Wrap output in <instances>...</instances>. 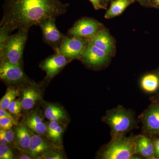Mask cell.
<instances>
[{
  "label": "cell",
  "instance_id": "obj_19",
  "mask_svg": "<svg viewBox=\"0 0 159 159\" xmlns=\"http://www.w3.org/2000/svg\"><path fill=\"white\" fill-rule=\"evenodd\" d=\"M133 0H115L111 3L109 9L106 12L104 17L111 19L119 16L132 2Z\"/></svg>",
  "mask_w": 159,
  "mask_h": 159
},
{
  "label": "cell",
  "instance_id": "obj_8",
  "mask_svg": "<svg viewBox=\"0 0 159 159\" xmlns=\"http://www.w3.org/2000/svg\"><path fill=\"white\" fill-rule=\"evenodd\" d=\"M110 57L89 41L79 59L89 67L97 69L105 66Z\"/></svg>",
  "mask_w": 159,
  "mask_h": 159
},
{
  "label": "cell",
  "instance_id": "obj_20",
  "mask_svg": "<svg viewBox=\"0 0 159 159\" xmlns=\"http://www.w3.org/2000/svg\"><path fill=\"white\" fill-rule=\"evenodd\" d=\"M20 89L13 86H9L6 93L0 100V108L8 109L10 103L20 94Z\"/></svg>",
  "mask_w": 159,
  "mask_h": 159
},
{
  "label": "cell",
  "instance_id": "obj_6",
  "mask_svg": "<svg viewBox=\"0 0 159 159\" xmlns=\"http://www.w3.org/2000/svg\"><path fill=\"white\" fill-rule=\"evenodd\" d=\"M89 41L87 39L65 35L59 48L55 52L62 54L71 61L79 59Z\"/></svg>",
  "mask_w": 159,
  "mask_h": 159
},
{
  "label": "cell",
  "instance_id": "obj_30",
  "mask_svg": "<svg viewBox=\"0 0 159 159\" xmlns=\"http://www.w3.org/2000/svg\"><path fill=\"white\" fill-rule=\"evenodd\" d=\"M17 159H31L33 158L30 155L28 152H21V153L19 154L17 156Z\"/></svg>",
  "mask_w": 159,
  "mask_h": 159
},
{
  "label": "cell",
  "instance_id": "obj_26",
  "mask_svg": "<svg viewBox=\"0 0 159 159\" xmlns=\"http://www.w3.org/2000/svg\"><path fill=\"white\" fill-rule=\"evenodd\" d=\"M59 150V148H56L50 151L46 154L41 158L45 159H62L65 158L64 156L61 152Z\"/></svg>",
  "mask_w": 159,
  "mask_h": 159
},
{
  "label": "cell",
  "instance_id": "obj_3",
  "mask_svg": "<svg viewBox=\"0 0 159 159\" xmlns=\"http://www.w3.org/2000/svg\"><path fill=\"white\" fill-rule=\"evenodd\" d=\"M103 119L110 127L112 138L124 136L135 124L132 112L122 106L108 111Z\"/></svg>",
  "mask_w": 159,
  "mask_h": 159
},
{
  "label": "cell",
  "instance_id": "obj_12",
  "mask_svg": "<svg viewBox=\"0 0 159 159\" xmlns=\"http://www.w3.org/2000/svg\"><path fill=\"white\" fill-rule=\"evenodd\" d=\"M20 101L23 109L31 110L42 98V93L39 87L33 82L23 86L20 90Z\"/></svg>",
  "mask_w": 159,
  "mask_h": 159
},
{
  "label": "cell",
  "instance_id": "obj_14",
  "mask_svg": "<svg viewBox=\"0 0 159 159\" xmlns=\"http://www.w3.org/2000/svg\"><path fill=\"white\" fill-rule=\"evenodd\" d=\"M89 42L111 57L115 54L116 46L114 40L108 30L104 27H102L95 36L89 39Z\"/></svg>",
  "mask_w": 159,
  "mask_h": 159
},
{
  "label": "cell",
  "instance_id": "obj_18",
  "mask_svg": "<svg viewBox=\"0 0 159 159\" xmlns=\"http://www.w3.org/2000/svg\"><path fill=\"white\" fill-rule=\"evenodd\" d=\"M136 153L147 159L155 157L154 146L148 137L140 135L135 138Z\"/></svg>",
  "mask_w": 159,
  "mask_h": 159
},
{
  "label": "cell",
  "instance_id": "obj_35",
  "mask_svg": "<svg viewBox=\"0 0 159 159\" xmlns=\"http://www.w3.org/2000/svg\"></svg>",
  "mask_w": 159,
  "mask_h": 159
},
{
  "label": "cell",
  "instance_id": "obj_31",
  "mask_svg": "<svg viewBox=\"0 0 159 159\" xmlns=\"http://www.w3.org/2000/svg\"><path fill=\"white\" fill-rule=\"evenodd\" d=\"M154 146L155 156L159 158V139H157L153 141Z\"/></svg>",
  "mask_w": 159,
  "mask_h": 159
},
{
  "label": "cell",
  "instance_id": "obj_33",
  "mask_svg": "<svg viewBox=\"0 0 159 159\" xmlns=\"http://www.w3.org/2000/svg\"><path fill=\"white\" fill-rule=\"evenodd\" d=\"M135 1H138L139 3H141L142 5H145V3L147 2V0H135Z\"/></svg>",
  "mask_w": 159,
  "mask_h": 159
},
{
  "label": "cell",
  "instance_id": "obj_24",
  "mask_svg": "<svg viewBox=\"0 0 159 159\" xmlns=\"http://www.w3.org/2000/svg\"><path fill=\"white\" fill-rule=\"evenodd\" d=\"M18 125L16 119H13L8 118L0 119V128L4 130L11 129L14 125Z\"/></svg>",
  "mask_w": 159,
  "mask_h": 159
},
{
  "label": "cell",
  "instance_id": "obj_15",
  "mask_svg": "<svg viewBox=\"0 0 159 159\" xmlns=\"http://www.w3.org/2000/svg\"><path fill=\"white\" fill-rule=\"evenodd\" d=\"M144 128L150 134H159V106L153 104L142 116Z\"/></svg>",
  "mask_w": 159,
  "mask_h": 159
},
{
  "label": "cell",
  "instance_id": "obj_7",
  "mask_svg": "<svg viewBox=\"0 0 159 159\" xmlns=\"http://www.w3.org/2000/svg\"><path fill=\"white\" fill-rule=\"evenodd\" d=\"M103 26L97 20L88 17L80 19L69 29V36L90 39L98 33Z\"/></svg>",
  "mask_w": 159,
  "mask_h": 159
},
{
  "label": "cell",
  "instance_id": "obj_29",
  "mask_svg": "<svg viewBox=\"0 0 159 159\" xmlns=\"http://www.w3.org/2000/svg\"><path fill=\"white\" fill-rule=\"evenodd\" d=\"M12 114L10 112L7 111L5 109L0 108V119L3 118H10L13 119H16L14 116H12Z\"/></svg>",
  "mask_w": 159,
  "mask_h": 159
},
{
  "label": "cell",
  "instance_id": "obj_9",
  "mask_svg": "<svg viewBox=\"0 0 159 159\" xmlns=\"http://www.w3.org/2000/svg\"><path fill=\"white\" fill-rule=\"evenodd\" d=\"M55 18H50L39 25L43 34V40L47 44L51 46L54 52L59 48L64 34L57 29Z\"/></svg>",
  "mask_w": 159,
  "mask_h": 159
},
{
  "label": "cell",
  "instance_id": "obj_1",
  "mask_svg": "<svg viewBox=\"0 0 159 159\" xmlns=\"http://www.w3.org/2000/svg\"><path fill=\"white\" fill-rule=\"evenodd\" d=\"M69 6L60 0H5L0 33L9 35L16 29L29 30L45 20L65 14Z\"/></svg>",
  "mask_w": 159,
  "mask_h": 159
},
{
  "label": "cell",
  "instance_id": "obj_22",
  "mask_svg": "<svg viewBox=\"0 0 159 159\" xmlns=\"http://www.w3.org/2000/svg\"><path fill=\"white\" fill-rule=\"evenodd\" d=\"M62 124L63 123H60L51 133L47 135L49 140L58 146L62 142V134L64 131L65 128Z\"/></svg>",
  "mask_w": 159,
  "mask_h": 159
},
{
  "label": "cell",
  "instance_id": "obj_32",
  "mask_svg": "<svg viewBox=\"0 0 159 159\" xmlns=\"http://www.w3.org/2000/svg\"><path fill=\"white\" fill-rule=\"evenodd\" d=\"M152 3L154 6H159V0H152Z\"/></svg>",
  "mask_w": 159,
  "mask_h": 159
},
{
  "label": "cell",
  "instance_id": "obj_11",
  "mask_svg": "<svg viewBox=\"0 0 159 159\" xmlns=\"http://www.w3.org/2000/svg\"><path fill=\"white\" fill-rule=\"evenodd\" d=\"M57 148H59V146L51 140L45 139L41 135L31 132V142L27 152L33 159H41L50 151Z\"/></svg>",
  "mask_w": 159,
  "mask_h": 159
},
{
  "label": "cell",
  "instance_id": "obj_34",
  "mask_svg": "<svg viewBox=\"0 0 159 159\" xmlns=\"http://www.w3.org/2000/svg\"><path fill=\"white\" fill-rule=\"evenodd\" d=\"M105 1H108V0H105Z\"/></svg>",
  "mask_w": 159,
  "mask_h": 159
},
{
  "label": "cell",
  "instance_id": "obj_4",
  "mask_svg": "<svg viewBox=\"0 0 159 159\" xmlns=\"http://www.w3.org/2000/svg\"><path fill=\"white\" fill-rule=\"evenodd\" d=\"M136 153L135 138L124 136L113 138L101 154L104 159H129Z\"/></svg>",
  "mask_w": 159,
  "mask_h": 159
},
{
  "label": "cell",
  "instance_id": "obj_2",
  "mask_svg": "<svg viewBox=\"0 0 159 159\" xmlns=\"http://www.w3.org/2000/svg\"><path fill=\"white\" fill-rule=\"evenodd\" d=\"M29 30L19 29L15 34L0 37V58L23 67V54Z\"/></svg>",
  "mask_w": 159,
  "mask_h": 159
},
{
  "label": "cell",
  "instance_id": "obj_17",
  "mask_svg": "<svg viewBox=\"0 0 159 159\" xmlns=\"http://www.w3.org/2000/svg\"><path fill=\"white\" fill-rule=\"evenodd\" d=\"M44 115L49 121L65 123L68 120L67 114L62 107L55 103H46L44 107Z\"/></svg>",
  "mask_w": 159,
  "mask_h": 159
},
{
  "label": "cell",
  "instance_id": "obj_5",
  "mask_svg": "<svg viewBox=\"0 0 159 159\" xmlns=\"http://www.w3.org/2000/svg\"><path fill=\"white\" fill-rule=\"evenodd\" d=\"M23 67L1 61L0 78L1 80L10 86H24L33 83L23 70Z\"/></svg>",
  "mask_w": 159,
  "mask_h": 159
},
{
  "label": "cell",
  "instance_id": "obj_10",
  "mask_svg": "<svg viewBox=\"0 0 159 159\" xmlns=\"http://www.w3.org/2000/svg\"><path fill=\"white\" fill-rule=\"evenodd\" d=\"M70 61L62 54L55 52L43 61L39 66L46 72L45 80L48 81L53 79Z\"/></svg>",
  "mask_w": 159,
  "mask_h": 159
},
{
  "label": "cell",
  "instance_id": "obj_25",
  "mask_svg": "<svg viewBox=\"0 0 159 159\" xmlns=\"http://www.w3.org/2000/svg\"><path fill=\"white\" fill-rule=\"evenodd\" d=\"M22 109H23V108L21 102L20 100L18 99H15L12 101L8 108L9 112L16 116H19Z\"/></svg>",
  "mask_w": 159,
  "mask_h": 159
},
{
  "label": "cell",
  "instance_id": "obj_21",
  "mask_svg": "<svg viewBox=\"0 0 159 159\" xmlns=\"http://www.w3.org/2000/svg\"><path fill=\"white\" fill-rule=\"evenodd\" d=\"M141 85L143 89L146 92H155L159 87V77L152 74L145 75L141 80Z\"/></svg>",
  "mask_w": 159,
  "mask_h": 159
},
{
  "label": "cell",
  "instance_id": "obj_27",
  "mask_svg": "<svg viewBox=\"0 0 159 159\" xmlns=\"http://www.w3.org/2000/svg\"><path fill=\"white\" fill-rule=\"evenodd\" d=\"M0 135L2 136L7 140L9 145L15 143V133L14 130L9 129V130H4L0 129Z\"/></svg>",
  "mask_w": 159,
  "mask_h": 159
},
{
  "label": "cell",
  "instance_id": "obj_13",
  "mask_svg": "<svg viewBox=\"0 0 159 159\" xmlns=\"http://www.w3.org/2000/svg\"><path fill=\"white\" fill-rule=\"evenodd\" d=\"M43 119L40 111L37 109L26 114L23 124L33 133L43 135L47 131V124Z\"/></svg>",
  "mask_w": 159,
  "mask_h": 159
},
{
  "label": "cell",
  "instance_id": "obj_16",
  "mask_svg": "<svg viewBox=\"0 0 159 159\" xmlns=\"http://www.w3.org/2000/svg\"><path fill=\"white\" fill-rule=\"evenodd\" d=\"M15 141L16 148L21 152H27L29 149L31 138V132L23 124L16 125L15 128Z\"/></svg>",
  "mask_w": 159,
  "mask_h": 159
},
{
  "label": "cell",
  "instance_id": "obj_23",
  "mask_svg": "<svg viewBox=\"0 0 159 159\" xmlns=\"http://www.w3.org/2000/svg\"><path fill=\"white\" fill-rule=\"evenodd\" d=\"M14 154L9 145L0 144V159H12Z\"/></svg>",
  "mask_w": 159,
  "mask_h": 159
},
{
  "label": "cell",
  "instance_id": "obj_28",
  "mask_svg": "<svg viewBox=\"0 0 159 159\" xmlns=\"http://www.w3.org/2000/svg\"><path fill=\"white\" fill-rule=\"evenodd\" d=\"M89 1L93 4L94 9L96 10L106 9L105 7L101 3V0H89Z\"/></svg>",
  "mask_w": 159,
  "mask_h": 159
}]
</instances>
